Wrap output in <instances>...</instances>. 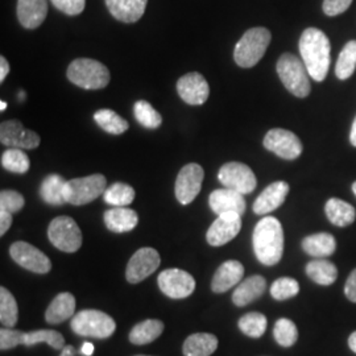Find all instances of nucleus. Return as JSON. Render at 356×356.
Segmentation results:
<instances>
[{
	"label": "nucleus",
	"mask_w": 356,
	"mask_h": 356,
	"mask_svg": "<svg viewBox=\"0 0 356 356\" xmlns=\"http://www.w3.org/2000/svg\"><path fill=\"white\" fill-rule=\"evenodd\" d=\"M267 317L261 313H248L239 319L238 326L244 335L250 338H260L267 330Z\"/></svg>",
	"instance_id": "e433bc0d"
},
{
	"label": "nucleus",
	"mask_w": 356,
	"mask_h": 356,
	"mask_svg": "<svg viewBox=\"0 0 356 356\" xmlns=\"http://www.w3.org/2000/svg\"><path fill=\"white\" fill-rule=\"evenodd\" d=\"M350 141L354 147H356V116L354 123H353V127H351V132H350Z\"/></svg>",
	"instance_id": "864d4df0"
},
{
	"label": "nucleus",
	"mask_w": 356,
	"mask_h": 356,
	"mask_svg": "<svg viewBox=\"0 0 356 356\" xmlns=\"http://www.w3.org/2000/svg\"><path fill=\"white\" fill-rule=\"evenodd\" d=\"M244 275V267L241 261L229 260L225 261L216 269V275L211 281V289L214 293H225L232 286L241 282Z\"/></svg>",
	"instance_id": "412c9836"
},
{
	"label": "nucleus",
	"mask_w": 356,
	"mask_h": 356,
	"mask_svg": "<svg viewBox=\"0 0 356 356\" xmlns=\"http://www.w3.org/2000/svg\"><path fill=\"white\" fill-rule=\"evenodd\" d=\"M60 356H76V350L73 346H65Z\"/></svg>",
	"instance_id": "3c124183"
},
{
	"label": "nucleus",
	"mask_w": 356,
	"mask_h": 356,
	"mask_svg": "<svg viewBox=\"0 0 356 356\" xmlns=\"http://www.w3.org/2000/svg\"><path fill=\"white\" fill-rule=\"evenodd\" d=\"M302 250L312 257L325 259L335 252L337 241L329 232L313 234L302 241Z\"/></svg>",
	"instance_id": "bb28decb"
},
{
	"label": "nucleus",
	"mask_w": 356,
	"mask_h": 356,
	"mask_svg": "<svg viewBox=\"0 0 356 356\" xmlns=\"http://www.w3.org/2000/svg\"><path fill=\"white\" fill-rule=\"evenodd\" d=\"M305 270L310 280L323 286H329L331 284H334L338 277V269L335 267V264H332L331 261L325 259H317V260L309 261Z\"/></svg>",
	"instance_id": "c756f323"
},
{
	"label": "nucleus",
	"mask_w": 356,
	"mask_h": 356,
	"mask_svg": "<svg viewBox=\"0 0 356 356\" xmlns=\"http://www.w3.org/2000/svg\"><path fill=\"white\" fill-rule=\"evenodd\" d=\"M0 108H1V111H4V110L7 108V103L4 102V101H1V102H0Z\"/></svg>",
	"instance_id": "5fc2aeb1"
},
{
	"label": "nucleus",
	"mask_w": 356,
	"mask_h": 356,
	"mask_svg": "<svg viewBox=\"0 0 356 356\" xmlns=\"http://www.w3.org/2000/svg\"><path fill=\"white\" fill-rule=\"evenodd\" d=\"M66 181L58 175H51L45 178L40 186V195L44 202L51 206H61L66 204L64 189Z\"/></svg>",
	"instance_id": "7c9ffc66"
},
{
	"label": "nucleus",
	"mask_w": 356,
	"mask_h": 356,
	"mask_svg": "<svg viewBox=\"0 0 356 356\" xmlns=\"http://www.w3.org/2000/svg\"><path fill=\"white\" fill-rule=\"evenodd\" d=\"M10 73V64L6 60V57H0V82H3L6 79V76Z\"/></svg>",
	"instance_id": "09e8293b"
},
{
	"label": "nucleus",
	"mask_w": 356,
	"mask_h": 356,
	"mask_svg": "<svg viewBox=\"0 0 356 356\" xmlns=\"http://www.w3.org/2000/svg\"><path fill=\"white\" fill-rule=\"evenodd\" d=\"M344 294L346 297L351 301V302H355L356 304V269H354L348 279L346 281V285H344Z\"/></svg>",
	"instance_id": "49530a36"
},
{
	"label": "nucleus",
	"mask_w": 356,
	"mask_h": 356,
	"mask_svg": "<svg viewBox=\"0 0 356 356\" xmlns=\"http://www.w3.org/2000/svg\"><path fill=\"white\" fill-rule=\"evenodd\" d=\"M1 166L15 175H24L29 170V157L20 148H8L1 154Z\"/></svg>",
	"instance_id": "f704fd0d"
},
{
	"label": "nucleus",
	"mask_w": 356,
	"mask_h": 356,
	"mask_svg": "<svg viewBox=\"0 0 356 356\" xmlns=\"http://www.w3.org/2000/svg\"><path fill=\"white\" fill-rule=\"evenodd\" d=\"M209 204L216 216H222L226 213H236L239 216H243L247 207L242 193L232 191L229 188L213 191L209 197Z\"/></svg>",
	"instance_id": "a211bd4d"
},
{
	"label": "nucleus",
	"mask_w": 356,
	"mask_h": 356,
	"mask_svg": "<svg viewBox=\"0 0 356 356\" xmlns=\"http://www.w3.org/2000/svg\"><path fill=\"white\" fill-rule=\"evenodd\" d=\"M106 204L115 207H126L135 200V191L132 186L123 182H115L103 193Z\"/></svg>",
	"instance_id": "72a5a7b5"
},
{
	"label": "nucleus",
	"mask_w": 356,
	"mask_h": 356,
	"mask_svg": "<svg viewBox=\"0 0 356 356\" xmlns=\"http://www.w3.org/2000/svg\"><path fill=\"white\" fill-rule=\"evenodd\" d=\"M72 83L85 90H99L110 82V72L102 63L92 58H76L67 67Z\"/></svg>",
	"instance_id": "20e7f679"
},
{
	"label": "nucleus",
	"mask_w": 356,
	"mask_h": 356,
	"mask_svg": "<svg viewBox=\"0 0 356 356\" xmlns=\"http://www.w3.org/2000/svg\"><path fill=\"white\" fill-rule=\"evenodd\" d=\"M289 185L285 181H277L270 184L261 194L256 198L254 202V214L257 216H267L269 213L279 209L281 204L285 202L286 195L289 194Z\"/></svg>",
	"instance_id": "6ab92c4d"
},
{
	"label": "nucleus",
	"mask_w": 356,
	"mask_h": 356,
	"mask_svg": "<svg viewBox=\"0 0 356 356\" xmlns=\"http://www.w3.org/2000/svg\"><path fill=\"white\" fill-rule=\"evenodd\" d=\"M325 213L331 223L337 227H347L353 225L356 219L354 206L339 198H330L325 204Z\"/></svg>",
	"instance_id": "cd10ccee"
},
{
	"label": "nucleus",
	"mask_w": 356,
	"mask_h": 356,
	"mask_svg": "<svg viewBox=\"0 0 356 356\" xmlns=\"http://www.w3.org/2000/svg\"><path fill=\"white\" fill-rule=\"evenodd\" d=\"M76 298L72 293H60L48 306L45 312V321L51 325H58L74 317Z\"/></svg>",
	"instance_id": "393cba45"
},
{
	"label": "nucleus",
	"mask_w": 356,
	"mask_h": 356,
	"mask_svg": "<svg viewBox=\"0 0 356 356\" xmlns=\"http://www.w3.org/2000/svg\"><path fill=\"white\" fill-rule=\"evenodd\" d=\"M218 348V338L209 332L191 334L182 346L185 356H210Z\"/></svg>",
	"instance_id": "a878e982"
},
{
	"label": "nucleus",
	"mask_w": 356,
	"mask_h": 356,
	"mask_svg": "<svg viewBox=\"0 0 356 356\" xmlns=\"http://www.w3.org/2000/svg\"><path fill=\"white\" fill-rule=\"evenodd\" d=\"M48 343L54 350H63L65 347L64 337L56 330H36L26 332L24 346H35L38 343Z\"/></svg>",
	"instance_id": "4c0bfd02"
},
{
	"label": "nucleus",
	"mask_w": 356,
	"mask_h": 356,
	"mask_svg": "<svg viewBox=\"0 0 356 356\" xmlns=\"http://www.w3.org/2000/svg\"><path fill=\"white\" fill-rule=\"evenodd\" d=\"M161 257L154 248L144 247L138 250L128 261L126 279L131 284H138L151 276L160 267Z\"/></svg>",
	"instance_id": "4468645a"
},
{
	"label": "nucleus",
	"mask_w": 356,
	"mask_h": 356,
	"mask_svg": "<svg viewBox=\"0 0 356 356\" xmlns=\"http://www.w3.org/2000/svg\"><path fill=\"white\" fill-rule=\"evenodd\" d=\"M277 74L282 85L297 98H306L310 94L309 72L302 60L292 53H284L277 61Z\"/></svg>",
	"instance_id": "39448f33"
},
{
	"label": "nucleus",
	"mask_w": 356,
	"mask_h": 356,
	"mask_svg": "<svg viewBox=\"0 0 356 356\" xmlns=\"http://www.w3.org/2000/svg\"><path fill=\"white\" fill-rule=\"evenodd\" d=\"M273 337L276 342L282 347H291L298 339V330L294 322L288 318H280L273 329Z\"/></svg>",
	"instance_id": "ea45409f"
},
{
	"label": "nucleus",
	"mask_w": 356,
	"mask_h": 356,
	"mask_svg": "<svg viewBox=\"0 0 356 356\" xmlns=\"http://www.w3.org/2000/svg\"><path fill=\"white\" fill-rule=\"evenodd\" d=\"M70 327L76 335L106 339L114 334L116 323L108 314L101 310L88 309L79 312L72 318Z\"/></svg>",
	"instance_id": "423d86ee"
},
{
	"label": "nucleus",
	"mask_w": 356,
	"mask_h": 356,
	"mask_svg": "<svg viewBox=\"0 0 356 356\" xmlns=\"http://www.w3.org/2000/svg\"><path fill=\"white\" fill-rule=\"evenodd\" d=\"M242 229V216L236 213H226L218 216L206 234L207 243L213 247H220L231 242Z\"/></svg>",
	"instance_id": "dca6fc26"
},
{
	"label": "nucleus",
	"mask_w": 356,
	"mask_h": 356,
	"mask_svg": "<svg viewBox=\"0 0 356 356\" xmlns=\"http://www.w3.org/2000/svg\"><path fill=\"white\" fill-rule=\"evenodd\" d=\"M0 141L10 148L36 149L40 145V136L36 132L24 128L22 122L13 119L0 124Z\"/></svg>",
	"instance_id": "2eb2a0df"
},
{
	"label": "nucleus",
	"mask_w": 356,
	"mask_h": 356,
	"mask_svg": "<svg viewBox=\"0 0 356 356\" xmlns=\"http://www.w3.org/2000/svg\"><path fill=\"white\" fill-rule=\"evenodd\" d=\"M107 189V179L103 175H91L88 177L66 181L65 201L74 206H82L95 201Z\"/></svg>",
	"instance_id": "0eeeda50"
},
{
	"label": "nucleus",
	"mask_w": 356,
	"mask_h": 356,
	"mask_svg": "<svg viewBox=\"0 0 356 356\" xmlns=\"http://www.w3.org/2000/svg\"><path fill=\"white\" fill-rule=\"evenodd\" d=\"M219 182L232 191H239L243 195L250 194L256 189L257 179L252 169L243 163H227L219 169Z\"/></svg>",
	"instance_id": "1a4fd4ad"
},
{
	"label": "nucleus",
	"mask_w": 356,
	"mask_h": 356,
	"mask_svg": "<svg viewBox=\"0 0 356 356\" xmlns=\"http://www.w3.org/2000/svg\"><path fill=\"white\" fill-rule=\"evenodd\" d=\"M110 13L122 23H136L145 13L148 0H104Z\"/></svg>",
	"instance_id": "4be33fe9"
},
{
	"label": "nucleus",
	"mask_w": 356,
	"mask_h": 356,
	"mask_svg": "<svg viewBox=\"0 0 356 356\" xmlns=\"http://www.w3.org/2000/svg\"><path fill=\"white\" fill-rule=\"evenodd\" d=\"M48 15L47 0H17V19L26 29H36Z\"/></svg>",
	"instance_id": "aec40b11"
},
{
	"label": "nucleus",
	"mask_w": 356,
	"mask_h": 356,
	"mask_svg": "<svg viewBox=\"0 0 356 356\" xmlns=\"http://www.w3.org/2000/svg\"><path fill=\"white\" fill-rule=\"evenodd\" d=\"M24 204L26 200L19 191H1L0 193V210L16 214L24 207Z\"/></svg>",
	"instance_id": "79ce46f5"
},
{
	"label": "nucleus",
	"mask_w": 356,
	"mask_h": 356,
	"mask_svg": "<svg viewBox=\"0 0 356 356\" xmlns=\"http://www.w3.org/2000/svg\"><path fill=\"white\" fill-rule=\"evenodd\" d=\"M270 40L272 36L267 28L256 26L248 29L235 47V63L244 69L254 67L264 57Z\"/></svg>",
	"instance_id": "7ed1b4c3"
},
{
	"label": "nucleus",
	"mask_w": 356,
	"mask_h": 356,
	"mask_svg": "<svg viewBox=\"0 0 356 356\" xmlns=\"http://www.w3.org/2000/svg\"><path fill=\"white\" fill-rule=\"evenodd\" d=\"M348 346H350L351 351L356 354V331H354V332L350 335V338H348Z\"/></svg>",
	"instance_id": "603ef678"
},
{
	"label": "nucleus",
	"mask_w": 356,
	"mask_h": 356,
	"mask_svg": "<svg viewBox=\"0 0 356 356\" xmlns=\"http://www.w3.org/2000/svg\"><path fill=\"white\" fill-rule=\"evenodd\" d=\"M10 254L16 264L26 268L31 272H35L38 275L51 272V263L49 257L29 243H13L10 247Z\"/></svg>",
	"instance_id": "ddd939ff"
},
{
	"label": "nucleus",
	"mask_w": 356,
	"mask_h": 356,
	"mask_svg": "<svg viewBox=\"0 0 356 356\" xmlns=\"http://www.w3.org/2000/svg\"><path fill=\"white\" fill-rule=\"evenodd\" d=\"M267 289V280L260 276L254 275L248 279L242 281L235 292L232 294V302L239 307L250 305L251 302L256 301L263 296V293Z\"/></svg>",
	"instance_id": "5701e85b"
},
{
	"label": "nucleus",
	"mask_w": 356,
	"mask_h": 356,
	"mask_svg": "<svg viewBox=\"0 0 356 356\" xmlns=\"http://www.w3.org/2000/svg\"><path fill=\"white\" fill-rule=\"evenodd\" d=\"M134 115L143 127L156 129L163 123V118L147 101H138L134 106Z\"/></svg>",
	"instance_id": "58836bf2"
},
{
	"label": "nucleus",
	"mask_w": 356,
	"mask_h": 356,
	"mask_svg": "<svg viewBox=\"0 0 356 356\" xmlns=\"http://www.w3.org/2000/svg\"><path fill=\"white\" fill-rule=\"evenodd\" d=\"M356 69V40H351L344 45L341 51L337 66H335V74L338 79L344 81L355 73Z\"/></svg>",
	"instance_id": "473e14b6"
},
{
	"label": "nucleus",
	"mask_w": 356,
	"mask_h": 356,
	"mask_svg": "<svg viewBox=\"0 0 356 356\" xmlns=\"http://www.w3.org/2000/svg\"><path fill=\"white\" fill-rule=\"evenodd\" d=\"M136 356H147V355H136Z\"/></svg>",
	"instance_id": "4d7b16f0"
},
{
	"label": "nucleus",
	"mask_w": 356,
	"mask_h": 356,
	"mask_svg": "<svg viewBox=\"0 0 356 356\" xmlns=\"http://www.w3.org/2000/svg\"><path fill=\"white\" fill-rule=\"evenodd\" d=\"M94 120L103 131L111 135H122L129 128L127 120L110 108L98 110L94 114Z\"/></svg>",
	"instance_id": "2f4dec72"
},
{
	"label": "nucleus",
	"mask_w": 356,
	"mask_h": 356,
	"mask_svg": "<svg viewBox=\"0 0 356 356\" xmlns=\"http://www.w3.org/2000/svg\"><path fill=\"white\" fill-rule=\"evenodd\" d=\"M204 168L195 163L184 166L176 179V198L181 204H189L200 194L204 182Z\"/></svg>",
	"instance_id": "f8f14e48"
},
{
	"label": "nucleus",
	"mask_w": 356,
	"mask_h": 356,
	"mask_svg": "<svg viewBox=\"0 0 356 356\" xmlns=\"http://www.w3.org/2000/svg\"><path fill=\"white\" fill-rule=\"evenodd\" d=\"M157 282L160 291L175 300L186 298L195 289V280L191 273L177 268L165 269L164 272H161L159 275Z\"/></svg>",
	"instance_id": "9b49d317"
},
{
	"label": "nucleus",
	"mask_w": 356,
	"mask_h": 356,
	"mask_svg": "<svg viewBox=\"0 0 356 356\" xmlns=\"http://www.w3.org/2000/svg\"><path fill=\"white\" fill-rule=\"evenodd\" d=\"M48 238L57 250L67 254L76 252L82 245V232L70 216L54 218L48 229Z\"/></svg>",
	"instance_id": "6e6552de"
},
{
	"label": "nucleus",
	"mask_w": 356,
	"mask_h": 356,
	"mask_svg": "<svg viewBox=\"0 0 356 356\" xmlns=\"http://www.w3.org/2000/svg\"><path fill=\"white\" fill-rule=\"evenodd\" d=\"M106 227L113 232H128L132 231L139 223L138 213L127 207H114L104 213L103 216Z\"/></svg>",
	"instance_id": "b1692460"
},
{
	"label": "nucleus",
	"mask_w": 356,
	"mask_h": 356,
	"mask_svg": "<svg viewBox=\"0 0 356 356\" xmlns=\"http://www.w3.org/2000/svg\"><path fill=\"white\" fill-rule=\"evenodd\" d=\"M300 53L309 76L317 82H322L330 69L329 38L318 28H307L300 38Z\"/></svg>",
	"instance_id": "f257e3e1"
},
{
	"label": "nucleus",
	"mask_w": 356,
	"mask_h": 356,
	"mask_svg": "<svg viewBox=\"0 0 356 356\" xmlns=\"http://www.w3.org/2000/svg\"><path fill=\"white\" fill-rule=\"evenodd\" d=\"M19 319V309L13 293L0 288V321L3 327H13Z\"/></svg>",
	"instance_id": "c9c22d12"
},
{
	"label": "nucleus",
	"mask_w": 356,
	"mask_h": 356,
	"mask_svg": "<svg viewBox=\"0 0 356 356\" xmlns=\"http://www.w3.org/2000/svg\"><path fill=\"white\" fill-rule=\"evenodd\" d=\"M26 332L20 330H13V327H3L0 330V348L3 351L13 350L15 347L24 344Z\"/></svg>",
	"instance_id": "37998d69"
},
{
	"label": "nucleus",
	"mask_w": 356,
	"mask_h": 356,
	"mask_svg": "<svg viewBox=\"0 0 356 356\" xmlns=\"http://www.w3.org/2000/svg\"><path fill=\"white\" fill-rule=\"evenodd\" d=\"M94 353V344L85 342L81 347V354L85 356H91Z\"/></svg>",
	"instance_id": "8fccbe9b"
},
{
	"label": "nucleus",
	"mask_w": 356,
	"mask_h": 356,
	"mask_svg": "<svg viewBox=\"0 0 356 356\" xmlns=\"http://www.w3.org/2000/svg\"><path fill=\"white\" fill-rule=\"evenodd\" d=\"M252 244L257 260L264 266H276L284 254V231L275 216H264L256 225Z\"/></svg>",
	"instance_id": "f03ea898"
},
{
	"label": "nucleus",
	"mask_w": 356,
	"mask_h": 356,
	"mask_svg": "<svg viewBox=\"0 0 356 356\" xmlns=\"http://www.w3.org/2000/svg\"><path fill=\"white\" fill-rule=\"evenodd\" d=\"M353 191H354V194L356 195V181L353 184Z\"/></svg>",
	"instance_id": "6e6d98bb"
},
{
	"label": "nucleus",
	"mask_w": 356,
	"mask_h": 356,
	"mask_svg": "<svg viewBox=\"0 0 356 356\" xmlns=\"http://www.w3.org/2000/svg\"><path fill=\"white\" fill-rule=\"evenodd\" d=\"M51 4L61 13L69 16H76L83 13L86 0H51Z\"/></svg>",
	"instance_id": "c03bdc74"
},
{
	"label": "nucleus",
	"mask_w": 356,
	"mask_h": 356,
	"mask_svg": "<svg viewBox=\"0 0 356 356\" xmlns=\"http://www.w3.org/2000/svg\"><path fill=\"white\" fill-rule=\"evenodd\" d=\"M13 225V214L4 210H0V235L3 236Z\"/></svg>",
	"instance_id": "de8ad7c7"
},
{
	"label": "nucleus",
	"mask_w": 356,
	"mask_h": 356,
	"mask_svg": "<svg viewBox=\"0 0 356 356\" xmlns=\"http://www.w3.org/2000/svg\"><path fill=\"white\" fill-rule=\"evenodd\" d=\"M351 4L353 0H323L322 8L327 16H338L346 13Z\"/></svg>",
	"instance_id": "a18cd8bd"
},
{
	"label": "nucleus",
	"mask_w": 356,
	"mask_h": 356,
	"mask_svg": "<svg viewBox=\"0 0 356 356\" xmlns=\"http://www.w3.org/2000/svg\"><path fill=\"white\" fill-rule=\"evenodd\" d=\"M177 92L184 102L191 106H200L207 101L210 88L202 74L193 72L178 79Z\"/></svg>",
	"instance_id": "f3484780"
},
{
	"label": "nucleus",
	"mask_w": 356,
	"mask_h": 356,
	"mask_svg": "<svg viewBox=\"0 0 356 356\" xmlns=\"http://www.w3.org/2000/svg\"><path fill=\"white\" fill-rule=\"evenodd\" d=\"M300 292V284L292 277L277 279L270 286V296L277 301H285L296 297Z\"/></svg>",
	"instance_id": "a19ab883"
},
{
	"label": "nucleus",
	"mask_w": 356,
	"mask_h": 356,
	"mask_svg": "<svg viewBox=\"0 0 356 356\" xmlns=\"http://www.w3.org/2000/svg\"><path fill=\"white\" fill-rule=\"evenodd\" d=\"M164 331V323L159 319H147L138 323L129 332V342L136 346L152 343Z\"/></svg>",
	"instance_id": "c85d7f7f"
},
{
	"label": "nucleus",
	"mask_w": 356,
	"mask_h": 356,
	"mask_svg": "<svg viewBox=\"0 0 356 356\" xmlns=\"http://www.w3.org/2000/svg\"><path fill=\"white\" fill-rule=\"evenodd\" d=\"M266 149L277 154L284 160H296L302 153V143L291 131L282 128H273L268 131L264 141Z\"/></svg>",
	"instance_id": "9d476101"
}]
</instances>
